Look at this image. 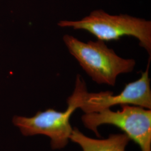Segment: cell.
<instances>
[{
  "instance_id": "4",
  "label": "cell",
  "mask_w": 151,
  "mask_h": 151,
  "mask_svg": "<svg viewBox=\"0 0 151 151\" xmlns=\"http://www.w3.org/2000/svg\"><path fill=\"white\" fill-rule=\"evenodd\" d=\"M120 106L121 110L116 111L106 109L85 113L82 116V122L98 137H100L97 130L100 126H115L139 146L141 151H151V109L130 105Z\"/></svg>"
},
{
  "instance_id": "3",
  "label": "cell",
  "mask_w": 151,
  "mask_h": 151,
  "mask_svg": "<svg viewBox=\"0 0 151 151\" xmlns=\"http://www.w3.org/2000/svg\"><path fill=\"white\" fill-rule=\"evenodd\" d=\"M61 27L85 30L102 41L118 40L124 36L137 38L139 45L151 55V22L127 14L110 15L102 10L92 11L78 20H60Z\"/></svg>"
},
{
  "instance_id": "2",
  "label": "cell",
  "mask_w": 151,
  "mask_h": 151,
  "mask_svg": "<svg viewBox=\"0 0 151 151\" xmlns=\"http://www.w3.org/2000/svg\"><path fill=\"white\" fill-rule=\"evenodd\" d=\"M87 91L85 82L81 75H78L74 91L67 99V107L64 111L49 109L44 111H38L31 118L15 116L13 123L23 135H46L50 139L53 150L63 148L68 145L73 130L70 116L77 109H80Z\"/></svg>"
},
{
  "instance_id": "6",
  "label": "cell",
  "mask_w": 151,
  "mask_h": 151,
  "mask_svg": "<svg viewBox=\"0 0 151 151\" xmlns=\"http://www.w3.org/2000/svg\"><path fill=\"white\" fill-rule=\"evenodd\" d=\"M70 140L80 146L82 151H125L130 139L124 133L111 134L104 139H93L75 128Z\"/></svg>"
},
{
  "instance_id": "5",
  "label": "cell",
  "mask_w": 151,
  "mask_h": 151,
  "mask_svg": "<svg viewBox=\"0 0 151 151\" xmlns=\"http://www.w3.org/2000/svg\"><path fill=\"white\" fill-rule=\"evenodd\" d=\"M150 59L146 70L135 81L125 85L124 89L115 95L113 92H87L80 109L85 113L97 112L116 105H130L151 109V79L149 77Z\"/></svg>"
},
{
  "instance_id": "1",
  "label": "cell",
  "mask_w": 151,
  "mask_h": 151,
  "mask_svg": "<svg viewBox=\"0 0 151 151\" xmlns=\"http://www.w3.org/2000/svg\"><path fill=\"white\" fill-rule=\"evenodd\" d=\"M63 40L81 68L98 84L114 86L119 75L134 69L135 60L120 57L102 40L84 42L68 34Z\"/></svg>"
}]
</instances>
